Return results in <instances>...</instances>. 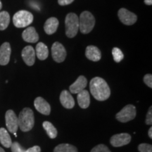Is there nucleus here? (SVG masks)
<instances>
[{
  "mask_svg": "<svg viewBox=\"0 0 152 152\" xmlns=\"http://www.w3.org/2000/svg\"><path fill=\"white\" fill-rule=\"evenodd\" d=\"M118 18L123 24L127 26H132L134 24L137 20V16L134 13L130 12L126 9L122 8L118 11Z\"/></svg>",
  "mask_w": 152,
  "mask_h": 152,
  "instance_id": "9",
  "label": "nucleus"
},
{
  "mask_svg": "<svg viewBox=\"0 0 152 152\" xmlns=\"http://www.w3.org/2000/svg\"><path fill=\"white\" fill-rule=\"evenodd\" d=\"M1 8H2V4H1V1H0V10H1Z\"/></svg>",
  "mask_w": 152,
  "mask_h": 152,
  "instance_id": "36",
  "label": "nucleus"
},
{
  "mask_svg": "<svg viewBox=\"0 0 152 152\" xmlns=\"http://www.w3.org/2000/svg\"><path fill=\"white\" fill-rule=\"evenodd\" d=\"M152 108L151 106L149 108V111H148L147 118H146V124L150 125L152 124Z\"/></svg>",
  "mask_w": 152,
  "mask_h": 152,
  "instance_id": "30",
  "label": "nucleus"
},
{
  "mask_svg": "<svg viewBox=\"0 0 152 152\" xmlns=\"http://www.w3.org/2000/svg\"><path fill=\"white\" fill-rule=\"evenodd\" d=\"M10 22V16L7 11L0 12V30H4L9 26Z\"/></svg>",
  "mask_w": 152,
  "mask_h": 152,
  "instance_id": "23",
  "label": "nucleus"
},
{
  "mask_svg": "<svg viewBox=\"0 0 152 152\" xmlns=\"http://www.w3.org/2000/svg\"><path fill=\"white\" fill-rule=\"evenodd\" d=\"M34 105H35V109L39 113L43 114V115H48L50 114L51 107L50 105L46 100L44 99L42 97H37L34 102Z\"/></svg>",
  "mask_w": 152,
  "mask_h": 152,
  "instance_id": "13",
  "label": "nucleus"
},
{
  "mask_svg": "<svg viewBox=\"0 0 152 152\" xmlns=\"http://www.w3.org/2000/svg\"><path fill=\"white\" fill-rule=\"evenodd\" d=\"M5 120L8 130L11 133H16L18 129V121L14 111L8 110L6 113Z\"/></svg>",
  "mask_w": 152,
  "mask_h": 152,
  "instance_id": "7",
  "label": "nucleus"
},
{
  "mask_svg": "<svg viewBox=\"0 0 152 152\" xmlns=\"http://www.w3.org/2000/svg\"><path fill=\"white\" fill-rule=\"evenodd\" d=\"M22 37L24 41L30 43H35L39 40V35L34 27L26 28L23 32Z\"/></svg>",
  "mask_w": 152,
  "mask_h": 152,
  "instance_id": "16",
  "label": "nucleus"
},
{
  "mask_svg": "<svg viewBox=\"0 0 152 152\" xmlns=\"http://www.w3.org/2000/svg\"><path fill=\"white\" fill-rule=\"evenodd\" d=\"M54 152H77V149L71 144H61L55 147Z\"/></svg>",
  "mask_w": 152,
  "mask_h": 152,
  "instance_id": "24",
  "label": "nucleus"
},
{
  "mask_svg": "<svg viewBox=\"0 0 152 152\" xmlns=\"http://www.w3.org/2000/svg\"><path fill=\"white\" fill-rule=\"evenodd\" d=\"M77 102L82 109H87L90 104V96L88 91L83 90L77 93Z\"/></svg>",
  "mask_w": 152,
  "mask_h": 152,
  "instance_id": "19",
  "label": "nucleus"
},
{
  "mask_svg": "<svg viewBox=\"0 0 152 152\" xmlns=\"http://www.w3.org/2000/svg\"><path fill=\"white\" fill-rule=\"evenodd\" d=\"M135 106L129 104L125 106L123 109L119 111L115 115V118L121 123H127L132 121L136 116Z\"/></svg>",
  "mask_w": 152,
  "mask_h": 152,
  "instance_id": "6",
  "label": "nucleus"
},
{
  "mask_svg": "<svg viewBox=\"0 0 152 152\" xmlns=\"http://www.w3.org/2000/svg\"><path fill=\"white\" fill-rule=\"evenodd\" d=\"M66 34L67 37L73 38L77 35L79 30V18L74 13H70L66 17Z\"/></svg>",
  "mask_w": 152,
  "mask_h": 152,
  "instance_id": "4",
  "label": "nucleus"
},
{
  "mask_svg": "<svg viewBox=\"0 0 152 152\" xmlns=\"http://www.w3.org/2000/svg\"><path fill=\"white\" fill-rule=\"evenodd\" d=\"M11 151L12 152H26V150L21 147L20 144L18 142H12L11 146Z\"/></svg>",
  "mask_w": 152,
  "mask_h": 152,
  "instance_id": "26",
  "label": "nucleus"
},
{
  "mask_svg": "<svg viewBox=\"0 0 152 152\" xmlns=\"http://www.w3.org/2000/svg\"><path fill=\"white\" fill-rule=\"evenodd\" d=\"M60 102L62 106L66 109H73L75 106V101L71 93L67 90L62 91L60 95Z\"/></svg>",
  "mask_w": 152,
  "mask_h": 152,
  "instance_id": "15",
  "label": "nucleus"
},
{
  "mask_svg": "<svg viewBox=\"0 0 152 152\" xmlns=\"http://www.w3.org/2000/svg\"><path fill=\"white\" fill-rule=\"evenodd\" d=\"M87 80L86 77L83 75H80L77 77L75 83L70 86V91L72 94H77L86 87Z\"/></svg>",
  "mask_w": 152,
  "mask_h": 152,
  "instance_id": "14",
  "label": "nucleus"
},
{
  "mask_svg": "<svg viewBox=\"0 0 152 152\" xmlns=\"http://www.w3.org/2000/svg\"><path fill=\"white\" fill-rule=\"evenodd\" d=\"M11 49L10 44L4 42L0 47V65L6 66L10 61Z\"/></svg>",
  "mask_w": 152,
  "mask_h": 152,
  "instance_id": "11",
  "label": "nucleus"
},
{
  "mask_svg": "<svg viewBox=\"0 0 152 152\" xmlns=\"http://www.w3.org/2000/svg\"><path fill=\"white\" fill-rule=\"evenodd\" d=\"M148 134H149V138L150 139H152V128H151V127L149 128V132H148Z\"/></svg>",
  "mask_w": 152,
  "mask_h": 152,
  "instance_id": "34",
  "label": "nucleus"
},
{
  "mask_svg": "<svg viewBox=\"0 0 152 152\" xmlns=\"http://www.w3.org/2000/svg\"><path fill=\"white\" fill-rule=\"evenodd\" d=\"M90 89L91 94L98 101H105L108 99L111 95L109 85L102 77H96L91 80Z\"/></svg>",
  "mask_w": 152,
  "mask_h": 152,
  "instance_id": "1",
  "label": "nucleus"
},
{
  "mask_svg": "<svg viewBox=\"0 0 152 152\" xmlns=\"http://www.w3.org/2000/svg\"><path fill=\"white\" fill-rule=\"evenodd\" d=\"M85 56L89 60L92 61H99L102 58V53L98 47L90 45L86 48Z\"/></svg>",
  "mask_w": 152,
  "mask_h": 152,
  "instance_id": "17",
  "label": "nucleus"
},
{
  "mask_svg": "<svg viewBox=\"0 0 152 152\" xmlns=\"http://www.w3.org/2000/svg\"><path fill=\"white\" fill-rule=\"evenodd\" d=\"M79 18V29L83 34L90 33L94 27L95 18L89 11H85L81 13Z\"/></svg>",
  "mask_w": 152,
  "mask_h": 152,
  "instance_id": "3",
  "label": "nucleus"
},
{
  "mask_svg": "<svg viewBox=\"0 0 152 152\" xmlns=\"http://www.w3.org/2000/svg\"><path fill=\"white\" fill-rule=\"evenodd\" d=\"M91 152H111V151L104 144H99L93 148Z\"/></svg>",
  "mask_w": 152,
  "mask_h": 152,
  "instance_id": "27",
  "label": "nucleus"
},
{
  "mask_svg": "<svg viewBox=\"0 0 152 152\" xmlns=\"http://www.w3.org/2000/svg\"><path fill=\"white\" fill-rule=\"evenodd\" d=\"M33 16L28 11L21 10L16 12L13 17L14 25L16 28H26L33 23Z\"/></svg>",
  "mask_w": 152,
  "mask_h": 152,
  "instance_id": "5",
  "label": "nucleus"
},
{
  "mask_svg": "<svg viewBox=\"0 0 152 152\" xmlns=\"http://www.w3.org/2000/svg\"><path fill=\"white\" fill-rule=\"evenodd\" d=\"M131 141L130 134L128 133H121L112 136L110 139V143L113 147H120L127 145Z\"/></svg>",
  "mask_w": 152,
  "mask_h": 152,
  "instance_id": "10",
  "label": "nucleus"
},
{
  "mask_svg": "<svg viewBox=\"0 0 152 152\" xmlns=\"http://www.w3.org/2000/svg\"><path fill=\"white\" fill-rule=\"evenodd\" d=\"M35 55H37V58L39 60H45L49 56L48 48L45 44L39 42L36 46Z\"/></svg>",
  "mask_w": 152,
  "mask_h": 152,
  "instance_id": "20",
  "label": "nucleus"
},
{
  "mask_svg": "<svg viewBox=\"0 0 152 152\" xmlns=\"http://www.w3.org/2000/svg\"><path fill=\"white\" fill-rule=\"evenodd\" d=\"M0 143L6 148L11 147L12 141L8 131L5 128H0Z\"/></svg>",
  "mask_w": 152,
  "mask_h": 152,
  "instance_id": "21",
  "label": "nucleus"
},
{
  "mask_svg": "<svg viewBox=\"0 0 152 152\" xmlns=\"http://www.w3.org/2000/svg\"><path fill=\"white\" fill-rule=\"evenodd\" d=\"M144 82L150 88L152 87V75L151 74H147L144 77Z\"/></svg>",
  "mask_w": 152,
  "mask_h": 152,
  "instance_id": "29",
  "label": "nucleus"
},
{
  "mask_svg": "<svg viewBox=\"0 0 152 152\" xmlns=\"http://www.w3.org/2000/svg\"><path fill=\"white\" fill-rule=\"evenodd\" d=\"M22 58L24 62L28 66H31L35 64V51L33 47L27 46L23 49Z\"/></svg>",
  "mask_w": 152,
  "mask_h": 152,
  "instance_id": "12",
  "label": "nucleus"
},
{
  "mask_svg": "<svg viewBox=\"0 0 152 152\" xmlns=\"http://www.w3.org/2000/svg\"><path fill=\"white\" fill-rule=\"evenodd\" d=\"M112 54H113L114 61L116 63L121 62L123 59V58H124V55H123L122 51L119 48H117V47H114L113 49Z\"/></svg>",
  "mask_w": 152,
  "mask_h": 152,
  "instance_id": "25",
  "label": "nucleus"
},
{
  "mask_svg": "<svg viewBox=\"0 0 152 152\" xmlns=\"http://www.w3.org/2000/svg\"><path fill=\"white\" fill-rule=\"evenodd\" d=\"M18 127L23 132H28L32 130L35 125V116L33 110L25 108L20 111L18 118Z\"/></svg>",
  "mask_w": 152,
  "mask_h": 152,
  "instance_id": "2",
  "label": "nucleus"
},
{
  "mask_svg": "<svg viewBox=\"0 0 152 152\" xmlns=\"http://www.w3.org/2000/svg\"><path fill=\"white\" fill-rule=\"evenodd\" d=\"M73 1L74 0H58V3L61 6H66L71 4Z\"/></svg>",
  "mask_w": 152,
  "mask_h": 152,
  "instance_id": "32",
  "label": "nucleus"
},
{
  "mask_svg": "<svg viewBox=\"0 0 152 152\" xmlns=\"http://www.w3.org/2000/svg\"><path fill=\"white\" fill-rule=\"evenodd\" d=\"M26 152H41V149L39 146H34L26 150Z\"/></svg>",
  "mask_w": 152,
  "mask_h": 152,
  "instance_id": "31",
  "label": "nucleus"
},
{
  "mask_svg": "<svg viewBox=\"0 0 152 152\" xmlns=\"http://www.w3.org/2000/svg\"><path fill=\"white\" fill-rule=\"evenodd\" d=\"M0 152H5V151L2 149V148L0 147Z\"/></svg>",
  "mask_w": 152,
  "mask_h": 152,
  "instance_id": "35",
  "label": "nucleus"
},
{
  "mask_svg": "<svg viewBox=\"0 0 152 152\" xmlns=\"http://www.w3.org/2000/svg\"><path fill=\"white\" fill-rule=\"evenodd\" d=\"M53 59L57 63H61L66 59V51L64 47L59 42H54L52 47Z\"/></svg>",
  "mask_w": 152,
  "mask_h": 152,
  "instance_id": "8",
  "label": "nucleus"
},
{
  "mask_svg": "<svg viewBox=\"0 0 152 152\" xmlns=\"http://www.w3.org/2000/svg\"><path fill=\"white\" fill-rule=\"evenodd\" d=\"M144 3L148 6H151L152 4V0H144Z\"/></svg>",
  "mask_w": 152,
  "mask_h": 152,
  "instance_id": "33",
  "label": "nucleus"
},
{
  "mask_svg": "<svg viewBox=\"0 0 152 152\" xmlns=\"http://www.w3.org/2000/svg\"><path fill=\"white\" fill-rule=\"evenodd\" d=\"M42 125L44 129L47 132V134H48L49 137L51 139H54L56 137L58 132H57V130L54 125H53V124H52L50 122H49V121H45L43 123Z\"/></svg>",
  "mask_w": 152,
  "mask_h": 152,
  "instance_id": "22",
  "label": "nucleus"
},
{
  "mask_svg": "<svg viewBox=\"0 0 152 152\" xmlns=\"http://www.w3.org/2000/svg\"><path fill=\"white\" fill-rule=\"evenodd\" d=\"M138 150L140 152H152V146L149 144H141L139 145Z\"/></svg>",
  "mask_w": 152,
  "mask_h": 152,
  "instance_id": "28",
  "label": "nucleus"
},
{
  "mask_svg": "<svg viewBox=\"0 0 152 152\" xmlns=\"http://www.w3.org/2000/svg\"><path fill=\"white\" fill-rule=\"evenodd\" d=\"M58 26V20L56 18L51 17L47 19L44 26V30L47 35H52L56 31Z\"/></svg>",
  "mask_w": 152,
  "mask_h": 152,
  "instance_id": "18",
  "label": "nucleus"
}]
</instances>
